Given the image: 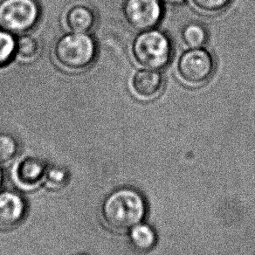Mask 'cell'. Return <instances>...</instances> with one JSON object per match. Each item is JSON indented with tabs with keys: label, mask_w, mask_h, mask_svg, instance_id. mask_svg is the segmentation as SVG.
Here are the masks:
<instances>
[{
	"label": "cell",
	"mask_w": 255,
	"mask_h": 255,
	"mask_svg": "<svg viewBox=\"0 0 255 255\" xmlns=\"http://www.w3.org/2000/svg\"><path fill=\"white\" fill-rule=\"evenodd\" d=\"M144 199L137 191L121 189L107 199L103 206V218L110 228L118 232L130 231L145 216Z\"/></svg>",
	"instance_id": "cell-1"
},
{
	"label": "cell",
	"mask_w": 255,
	"mask_h": 255,
	"mask_svg": "<svg viewBox=\"0 0 255 255\" xmlns=\"http://www.w3.org/2000/svg\"><path fill=\"white\" fill-rule=\"evenodd\" d=\"M131 53L142 68L161 71L171 60L173 46L166 33L158 29H149L139 32L134 38Z\"/></svg>",
	"instance_id": "cell-2"
},
{
	"label": "cell",
	"mask_w": 255,
	"mask_h": 255,
	"mask_svg": "<svg viewBox=\"0 0 255 255\" xmlns=\"http://www.w3.org/2000/svg\"><path fill=\"white\" fill-rule=\"evenodd\" d=\"M96 44L89 33L69 32L57 40L53 53L62 68L79 71L89 68L96 57Z\"/></svg>",
	"instance_id": "cell-3"
},
{
	"label": "cell",
	"mask_w": 255,
	"mask_h": 255,
	"mask_svg": "<svg viewBox=\"0 0 255 255\" xmlns=\"http://www.w3.org/2000/svg\"><path fill=\"white\" fill-rule=\"evenodd\" d=\"M215 72L213 54L204 47L188 48L177 62V74L184 85L198 88L205 85Z\"/></svg>",
	"instance_id": "cell-4"
},
{
	"label": "cell",
	"mask_w": 255,
	"mask_h": 255,
	"mask_svg": "<svg viewBox=\"0 0 255 255\" xmlns=\"http://www.w3.org/2000/svg\"><path fill=\"white\" fill-rule=\"evenodd\" d=\"M39 17L40 8L35 0L0 1V28L12 35L31 31Z\"/></svg>",
	"instance_id": "cell-5"
},
{
	"label": "cell",
	"mask_w": 255,
	"mask_h": 255,
	"mask_svg": "<svg viewBox=\"0 0 255 255\" xmlns=\"http://www.w3.org/2000/svg\"><path fill=\"white\" fill-rule=\"evenodd\" d=\"M128 24L139 32L156 28L163 18V3L160 0H125L123 6Z\"/></svg>",
	"instance_id": "cell-6"
},
{
	"label": "cell",
	"mask_w": 255,
	"mask_h": 255,
	"mask_svg": "<svg viewBox=\"0 0 255 255\" xmlns=\"http://www.w3.org/2000/svg\"><path fill=\"white\" fill-rule=\"evenodd\" d=\"M164 77L159 70L142 68L132 76L130 88L136 98L142 101L156 99L163 91Z\"/></svg>",
	"instance_id": "cell-7"
},
{
	"label": "cell",
	"mask_w": 255,
	"mask_h": 255,
	"mask_svg": "<svg viewBox=\"0 0 255 255\" xmlns=\"http://www.w3.org/2000/svg\"><path fill=\"white\" fill-rule=\"evenodd\" d=\"M25 212L22 199L12 192L0 194V227L9 228L21 220Z\"/></svg>",
	"instance_id": "cell-8"
},
{
	"label": "cell",
	"mask_w": 255,
	"mask_h": 255,
	"mask_svg": "<svg viewBox=\"0 0 255 255\" xmlns=\"http://www.w3.org/2000/svg\"><path fill=\"white\" fill-rule=\"evenodd\" d=\"M66 25L71 32L89 33L96 24V16L91 8L75 4L68 9L65 17Z\"/></svg>",
	"instance_id": "cell-9"
},
{
	"label": "cell",
	"mask_w": 255,
	"mask_h": 255,
	"mask_svg": "<svg viewBox=\"0 0 255 255\" xmlns=\"http://www.w3.org/2000/svg\"><path fill=\"white\" fill-rule=\"evenodd\" d=\"M42 164L35 160H23L15 170L18 183L25 187H32L40 181L43 176Z\"/></svg>",
	"instance_id": "cell-10"
},
{
	"label": "cell",
	"mask_w": 255,
	"mask_h": 255,
	"mask_svg": "<svg viewBox=\"0 0 255 255\" xmlns=\"http://www.w3.org/2000/svg\"><path fill=\"white\" fill-rule=\"evenodd\" d=\"M181 39L187 48H200L207 42L208 32L202 24L190 22L182 29Z\"/></svg>",
	"instance_id": "cell-11"
},
{
	"label": "cell",
	"mask_w": 255,
	"mask_h": 255,
	"mask_svg": "<svg viewBox=\"0 0 255 255\" xmlns=\"http://www.w3.org/2000/svg\"><path fill=\"white\" fill-rule=\"evenodd\" d=\"M130 241L139 251H149L156 244V234L148 225L140 223L130 229Z\"/></svg>",
	"instance_id": "cell-12"
},
{
	"label": "cell",
	"mask_w": 255,
	"mask_h": 255,
	"mask_svg": "<svg viewBox=\"0 0 255 255\" xmlns=\"http://www.w3.org/2000/svg\"><path fill=\"white\" fill-rule=\"evenodd\" d=\"M39 52L40 46L39 40L35 37L24 33L16 39L15 55H17L22 61L28 62L35 60L39 56Z\"/></svg>",
	"instance_id": "cell-13"
},
{
	"label": "cell",
	"mask_w": 255,
	"mask_h": 255,
	"mask_svg": "<svg viewBox=\"0 0 255 255\" xmlns=\"http://www.w3.org/2000/svg\"><path fill=\"white\" fill-rule=\"evenodd\" d=\"M16 39L10 32L0 28V67H4L15 56Z\"/></svg>",
	"instance_id": "cell-14"
},
{
	"label": "cell",
	"mask_w": 255,
	"mask_h": 255,
	"mask_svg": "<svg viewBox=\"0 0 255 255\" xmlns=\"http://www.w3.org/2000/svg\"><path fill=\"white\" fill-rule=\"evenodd\" d=\"M198 11L205 14H217L225 11L232 0H191Z\"/></svg>",
	"instance_id": "cell-15"
},
{
	"label": "cell",
	"mask_w": 255,
	"mask_h": 255,
	"mask_svg": "<svg viewBox=\"0 0 255 255\" xmlns=\"http://www.w3.org/2000/svg\"><path fill=\"white\" fill-rule=\"evenodd\" d=\"M18 150L17 142L11 135L0 133V164L11 161Z\"/></svg>",
	"instance_id": "cell-16"
},
{
	"label": "cell",
	"mask_w": 255,
	"mask_h": 255,
	"mask_svg": "<svg viewBox=\"0 0 255 255\" xmlns=\"http://www.w3.org/2000/svg\"><path fill=\"white\" fill-rule=\"evenodd\" d=\"M163 4H169V5H178L183 4L185 0H160Z\"/></svg>",
	"instance_id": "cell-17"
},
{
	"label": "cell",
	"mask_w": 255,
	"mask_h": 255,
	"mask_svg": "<svg viewBox=\"0 0 255 255\" xmlns=\"http://www.w3.org/2000/svg\"><path fill=\"white\" fill-rule=\"evenodd\" d=\"M0 183H1V172H0Z\"/></svg>",
	"instance_id": "cell-18"
},
{
	"label": "cell",
	"mask_w": 255,
	"mask_h": 255,
	"mask_svg": "<svg viewBox=\"0 0 255 255\" xmlns=\"http://www.w3.org/2000/svg\"></svg>",
	"instance_id": "cell-19"
}]
</instances>
